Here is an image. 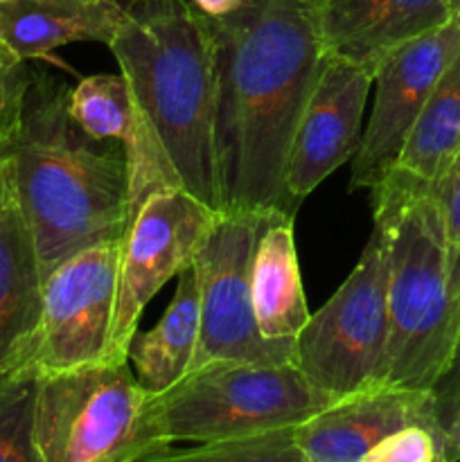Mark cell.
Instances as JSON below:
<instances>
[{"mask_svg": "<svg viewBox=\"0 0 460 462\" xmlns=\"http://www.w3.org/2000/svg\"><path fill=\"white\" fill-rule=\"evenodd\" d=\"M203 18L215 52L221 212L296 215L284 171L325 61L318 0H244Z\"/></svg>", "mask_w": 460, "mask_h": 462, "instance_id": "cell-1", "label": "cell"}, {"mask_svg": "<svg viewBox=\"0 0 460 462\" xmlns=\"http://www.w3.org/2000/svg\"><path fill=\"white\" fill-rule=\"evenodd\" d=\"M70 88L32 68L21 126L5 149L16 203L34 242L41 278L84 248L129 228V167L117 143L86 134L68 108Z\"/></svg>", "mask_w": 460, "mask_h": 462, "instance_id": "cell-2", "label": "cell"}, {"mask_svg": "<svg viewBox=\"0 0 460 462\" xmlns=\"http://www.w3.org/2000/svg\"><path fill=\"white\" fill-rule=\"evenodd\" d=\"M111 52L180 185L221 212L215 153V52L189 0H124Z\"/></svg>", "mask_w": 460, "mask_h": 462, "instance_id": "cell-3", "label": "cell"}, {"mask_svg": "<svg viewBox=\"0 0 460 462\" xmlns=\"http://www.w3.org/2000/svg\"><path fill=\"white\" fill-rule=\"evenodd\" d=\"M373 221L388 244V352L383 386L433 391L458 329L451 251L433 185L392 170L373 188Z\"/></svg>", "mask_w": 460, "mask_h": 462, "instance_id": "cell-4", "label": "cell"}, {"mask_svg": "<svg viewBox=\"0 0 460 462\" xmlns=\"http://www.w3.org/2000/svg\"><path fill=\"white\" fill-rule=\"evenodd\" d=\"M296 364H212L153 397L165 447L296 429L334 404Z\"/></svg>", "mask_w": 460, "mask_h": 462, "instance_id": "cell-5", "label": "cell"}, {"mask_svg": "<svg viewBox=\"0 0 460 462\" xmlns=\"http://www.w3.org/2000/svg\"><path fill=\"white\" fill-rule=\"evenodd\" d=\"M34 442L43 462H133L167 449L153 424V395L129 361L39 374Z\"/></svg>", "mask_w": 460, "mask_h": 462, "instance_id": "cell-6", "label": "cell"}, {"mask_svg": "<svg viewBox=\"0 0 460 462\" xmlns=\"http://www.w3.org/2000/svg\"><path fill=\"white\" fill-rule=\"evenodd\" d=\"M388 332V244L374 226L345 282L298 334L296 365L334 400L383 386Z\"/></svg>", "mask_w": 460, "mask_h": 462, "instance_id": "cell-7", "label": "cell"}, {"mask_svg": "<svg viewBox=\"0 0 460 462\" xmlns=\"http://www.w3.org/2000/svg\"><path fill=\"white\" fill-rule=\"evenodd\" d=\"M264 215L219 212L194 257L201 334L192 373L212 364H296V343L262 337L253 307V257Z\"/></svg>", "mask_w": 460, "mask_h": 462, "instance_id": "cell-8", "label": "cell"}, {"mask_svg": "<svg viewBox=\"0 0 460 462\" xmlns=\"http://www.w3.org/2000/svg\"><path fill=\"white\" fill-rule=\"evenodd\" d=\"M219 212L183 188L153 189L122 237L117 302L106 361H129V346L152 298L201 251Z\"/></svg>", "mask_w": 460, "mask_h": 462, "instance_id": "cell-9", "label": "cell"}, {"mask_svg": "<svg viewBox=\"0 0 460 462\" xmlns=\"http://www.w3.org/2000/svg\"><path fill=\"white\" fill-rule=\"evenodd\" d=\"M122 239L68 257L43 280V316L34 368L63 373L106 361L117 302Z\"/></svg>", "mask_w": 460, "mask_h": 462, "instance_id": "cell-10", "label": "cell"}, {"mask_svg": "<svg viewBox=\"0 0 460 462\" xmlns=\"http://www.w3.org/2000/svg\"><path fill=\"white\" fill-rule=\"evenodd\" d=\"M458 54L460 23L451 18L383 57L374 70V108L352 158V189H373L395 170L433 86Z\"/></svg>", "mask_w": 460, "mask_h": 462, "instance_id": "cell-11", "label": "cell"}, {"mask_svg": "<svg viewBox=\"0 0 460 462\" xmlns=\"http://www.w3.org/2000/svg\"><path fill=\"white\" fill-rule=\"evenodd\" d=\"M374 70L327 57L316 79L289 149L284 185L300 206L334 170L352 161L361 143V117Z\"/></svg>", "mask_w": 460, "mask_h": 462, "instance_id": "cell-12", "label": "cell"}, {"mask_svg": "<svg viewBox=\"0 0 460 462\" xmlns=\"http://www.w3.org/2000/svg\"><path fill=\"white\" fill-rule=\"evenodd\" d=\"M413 424L442 436L431 391L373 386L336 400L296 427V442L307 462H361L377 442Z\"/></svg>", "mask_w": 460, "mask_h": 462, "instance_id": "cell-13", "label": "cell"}, {"mask_svg": "<svg viewBox=\"0 0 460 462\" xmlns=\"http://www.w3.org/2000/svg\"><path fill=\"white\" fill-rule=\"evenodd\" d=\"M68 108L86 134L117 143L124 152L129 167V224L153 189L183 188L161 138L135 102L122 72L79 79L70 88Z\"/></svg>", "mask_w": 460, "mask_h": 462, "instance_id": "cell-14", "label": "cell"}, {"mask_svg": "<svg viewBox=\"0 0 460 462\" xmlns=\"http://www.w3.org/2000/svg\"><path fill=\"white\" fill-rule=\"evenodd\" d=\"M451 18V0H318L325 54L370 70L401 43Z\"/></svg>", "mask_w": 460, "mask_h": 462, "instance_id": "cell-15", "label": "cell"}, {"mask_svg": "<svg viewBox=\"0 0 460 462\" xmlns=\"http://www.w3.org/2000/svg\"><path fill=\"white\" fill-rule=\"evenodd\" d=\"M43 278L18 203L0 217V386L36 370Z\"/></svg>", "mask_w": 460, "mask_h": 462, "instance_id": "cell-16", "label": "cell"}, {"mask_svg": "<svg viewBox=\"0 0 460 462\" xmlns=\"http://www.w3.org/2000/svg\"><path fill=\"white\" fill-rule=\"evenodd\" d=\"M124 18V0H3L0 43L25 61L48 59L77 41L106 43Z\"/></svg>", "mask_w": 460, "mask_h": 462, "instance_id": "cell-17", "label": "cell"}, {"mask_svg": "<svg viewBox=\"0 0 460 462\" xmlns=\"http://www.w3.org/2000/svg\"><path fill=\"white\" fill-rule=\"evenodd\" d=\"M253 307L266 341L296 343L309 320L305 287L298 264L293 215L271 212L262 221L253 257Z\"/></svg>", "mask_w": 460, "mask_h": 462, "instance_id": "cell-18", "label": "cell"}, {"mask_svg": "<svg viewBox=\"0 0 460 462\" xmlns=\"http://www.w3.org/2000/svg\"><path fill=\"white\" fill-rule=\"evenodd\" d=\"M201 334V305L194 266L179 275L174 298L162 319L147 332H135L129 346V364L149 395H162L192 373Z\"/></svg>", "mask_w": 460, "mask_h": 462, "instance_id": "cell-19", "label": "cell"}, {"mask_svg": "<svg viewBox=\"0 0 460 462\" xmlns=\"http://www.w3.org/2000/svg\"><path fill=\"white\" fill-rule=\"evenodd\" d=\"M460 153V54L433 86L397 161V170L437 183Z\"/></svg>", "mask_w": 460, "mask_h": 462, "instance_id": "cell-20", "label": "cell"}, {"mask_svg": "<svg viewBox=\"0 0 460 462\" xmlns=\"http://www.w3.org/2000/svg\"><path fill=\"white\" fill-rule=\"evenodd\" d=\"M133 462H307L296 442V429L197 442L192 449H167L143 456Z\"/></svg>", "mask_w": 460, "mask_h": 462, "instance_id": "cell-21", "label": "cell"}, {"mask_svg": "<svg viewBox=\"0 0 460 462\" xmlns=\"http://www.w3.org/2000/svg\"><path fill=\"white\" fill-rule=\"evenodd\" d=\"M36 388V370L0 386V462H43L34 442Z\"/></svg>", "mask_w": 460, "mask_h": 462, "instance_id": "cell-22", "label": "cell"}, {"mask_svg": "<svg viewBox=\"0 0 460 462\" xmlns=\"http://www.w3.org/2000/svg\"><path fill=\"white\" fill-rule=\"evenodd\" d=\"M30 79L32 68H27L25 59L0 43V149L12 143L21 126Z\"/></svg>", "mask_w": 460, "mask_h": 462, "instance_id": "cell-23", "label": "cell"}, {"mask_svg": "<svg viewBox=\"0 0 460 462\" xmlns=\"http://www.w3.org/2000/svg\"><path fill=\"white\" fill-rule=\"evenodd\" d=\"M361 462H445L442 436L422 424L404 427L377 442Z\"/></svg>", "mask_w": 460, "mask_h": 462, "instance_id": "cell-24", "label": "cell"}, {"mask_svg": "<svg viewBox=\"0 0 460 462\" xmlns=\"http://www.w3.org/2000/svg\"><path fill=\"white\" fill-rule=\"evenodd\" d=\"M431 393L433 402H436L437 427H440L442 436H445V429L449 427L451 420L460 411V320L458 329H455L454 346H451L449 361H446V368L440 374V379H437Z\"/></svg>", "mask_w": 460, "mask_h": 462, "instance_id": "cell-25", "label": "cell"}, {"mask_svg": "<svg viewBox=\"0 0 460 462\" xmlns=\"http://www.w3.org/2000/svg\"><path fill=\"white\" fill-rule=\"evenodd\" d=\"M433 192H436L437 206L445 219L449 251L454 255L455 248L460 246V153L451 161L440 180L433 183Z\"/></svg>", "mask_w": 460, "mask_h": 462, "instance_id": "cell-26", "label": "cell"}, {"mask_svg": "<svg viewBox=\"0 0 460 462\" xmlns=\"http://www.w3.org/2000/svg\"><path fill=\"white\" fill-rule=\"evenodd\" d=\"M16 203V188H14L12 161L7 153L0 152V217Z\"/></svg>", "mask_w": 460, "mask_h": 462, "instance_id": "cell-27", "label": "cell"}, {"mask_svg": "<svg viewBox=\"0 0 460 462\" xmlns=\"http://www.w3.org/2000/svg\"><path fill=\"white\" fill-rule=\"evenodd\" d=\"M442 449H445V462H460V411L445 429Z\"/></svg>", "mask_w": 460, "mask_h": 462, "instance_id": "cell-28", "label": "cell"}, {"mask_svg": "<svg viewBox=\"0 0 460 462\" xmlns=\"http://www.w3.org/2000/svg\"><path fill=\"white\" fill-rule=\"evenodd\" d=\"M189 3H192L198 12L206 14V16L216 18V16H225V14L235 12L244 0H189Z\"/></svg>", "mask_w": 460, "mask_h": 462, "instance_id": "cell-29", "label": "cell"}, {"mask_svg": "<svg viewBox=\"0 0 460 462\" xmlns=\"http://www.w3.org/2000/svg\"><path fill=\"white\" fill-rule=\"evenodd\" d=\"M449 291H451V300H454L455 311H458V320H460V246L455 248L454 255H451Z\"/></svg>", "mask_w": 460, "mask_h": 462, "instance_id": "cell-30", "label": "cell"}, {"mask_svg": "<svg viewBox=\"0 0 460 462\" xmlns=\"http://www.w3.org/2000/svg\"><path fill=\"white\" fill-rule=\"evenodd\" d=\"M451 16L460 23V0H451Z\"/></svg>", "mask_w": 460, "mask_h": 462, "instance_id": "cell-31", "label": "cell"}, {"mask_svg": "<svg viewBox=\"0 0 460 462\" xmlns=\"http://www.w3.org/2000/svg\"><path fill=\"white\" fill-rule=\"evenodd\" d=\"M0 3H3V0H0Z\"/></svg>", "mask_w": 460, "mask_h": 462, "instance_id": "cell-32", "label": "cell"}]
</instances>
